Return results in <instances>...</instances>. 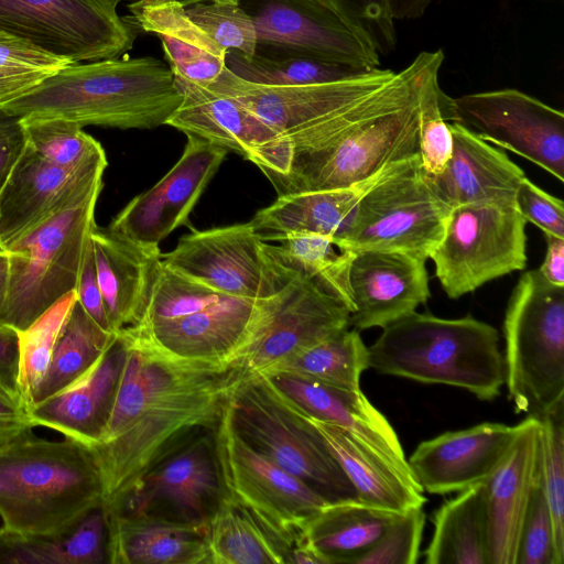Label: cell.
<instances>
[{
    "label": "cell",
    "instance_id": "cell-1",
    "mask_svg": "<svg viewBox=\"0 0 564 564\" xmlns=\"http://www.w3.org/2000/svg\"><path fill=\"white\" fill-rule=\"evenodd\" d=\"M119 335L127 344L124 366L105 430L88 446L104 510L170 452L200 431L216 430L243 377L235 366L170 358Z\"/></svg>",
    "mask_w": 564,
    "mask_h": 564
},
{
    "label": "cell",
    "instance_id": "cell-2",
    "mask_svg": "<svg viewBox=\"0 0 564 564\" xmlns=\"http://www.w3.org/2000/svg\"><path fill=\"white\" fill-rule=\"evenodd\" d=\"M443 61L442 48L421 52L367 98L355 120L340 126L334 118L295 137L290 171L268 176L278 196L348 187L419 155L421 89Z\"/></svg>",
    "mask_w": 564,
    "mask_h": 564
},
{
    "label": "cell",
    "instance_id": "cell-3",
    "mask_svg": "<svg viewBox=\"0 0 564 564\" xmlns=\"http://www.w3.org/2000/svg\"><path fill=\"white\" fill-rule=\"evenodd\" d=\"M181 100L163 61L123 56L68 64L0 108L19 118H59L80 127L154 129Z\"/></svg>",
    "mask_w": 564,
    "mask_h": 564
},
{
    "label": "cell",
    "instance_id": "cell-4",
    "mask_svg": "<svg viewBox=\"0 0 564 564\" xmlns=\"http://www.w3.org/2000/svg\"><path fill=\"white\" fill-rule=\"evenodd\" d=\"M99 507V473L84 443L31 432L0 449L1 536L59 538Z\"/></svg>",
    "mask_w": 564,
    "mask_h": 564
},
{
    "label": "cell",
    "instance_id": "cell-5",
    "mask_svg": "<svg viewBox=\"0 0 564 564\" xmlns=\"http://www.w3.org/2000/svg\"><path fill=\"white\" fill-rule=\"evenodd\" d=\"M368 356L379 373L460 388L484 401L497 398L506 380L498 330L471 315L412 312L384 326Z\"/></svg>",
    "mask_w": 564,
    "mask_h": 564
},
{
    "label": "cell",
    "instance_id": "cell-6",
    "mask_svg": "<svg viewBox=\"0 0 564 564\" xmlns=\"http://www.w3.org/2000/svg\"><path fill=\"white\" fill-rule=\"evenodd\" d=\"M228 408L235 430L249 445L328 503L357 500L354 486L321 433L267 376L243 375Z\"/></svg>",
    "mask_w": 564,
    "mask_h": 564
},
{
    "label": "cell",
    "instance_id": "cell-7",
    "mask_svg": "<svg viewBox=\"0 0 564 564\" xmlns=\"http://www.w3.org/2000/svg\"><path fill=\"white\" fill-rule=\"evenodd\" d=\"M505 369L517 413L541 416L564 400V286L523 273L503 319Z\"/></svg>",
    "mask_w": 564,
    "mask_h": 564
},
{
    "label": "cell",
    "instance_id": "cell-8",
    "mask_svg": "<svg viewBox=\"0 0 564 564\" xmlns=\"http://www.w3.org/2000/svg\"><path fill=\"white\" fill-rule=\"evenodd\" d=\"M102 186L47 218L7 249L9 290L0 323L21 330L67 293L82 272Z\"/></svg>",
    "mask_w": 564,
    "mask_h": 564
},
{
    "label": "cell",
    "instance_id": "cell-9",
    "mask_svg": "<svg viewBox=\"0 0 564 564\" xmlns=\"http://www.w3.org/2000/svg\"><path fill=\"white\" fill-rule=\"evenodd\" d=\"M451 209L434 193L415 155L393 165L366 192L338 248L401 251L426 260L443 238Z\"/></svg>",
    "mask_w": 564,
    "mask_h": 564
},
{
    "label": "cell",
    "instance_id": "cell-10",
    "mask_svg": "<svg viewBox=\"0 0 564 564\" xmlns=\"http://www.w3.org/2000/svg\"><path fill=\"white\" fill-rule=\"evenodd\" d=\"M525 219L513 203L453 207L443 238L431 252L435 275L451 299L524 269Z\"/></svg>",
    "mask_w": 564,
    "mask_h": 564
},
{
    "label": "cell",
    "instance_id": "cell-11",
    "mask_svg": "<svg viewBox=\"0 0 564 564\" xmlns=\"http://www.w3.org/2000/svg\"><path fill=\"white\" fill-rule=\"evenodd\" d=\"M112 0H0V29L69 63L119 57L138 29Z\"/></svg>",
    "mask_w": 564,
    "mask_h": 564
},
{
    "label": "cell",
    "instance_id": "cell-12",
    "mask_svg": "<svg viewBox=\"0 0 564 564\" xmlns=\"http://www.w3.org/2000/svg\"><path fill=\"white\" fill-rule=\"evenodd\" d=\"M215 445L225 492L293 549L305 524L328 502L249 445L235 430L228 403L215 430Z\"/></svg>",
    "mask_w": 564,
    "mask_h": 564
},
{
    "label": "cell",
    "instance_id": "cell-13",
    "mask_svg": "<svg viewBox=\"0 0 564 564\" xmlns=\"http://www.w3.org/2000/svg\"><path fill=\"white\" fill-rule=\"evenodd\" d=\"M252 224L193 229L162 254V263L218 293L238 299L268 300L291 280L265 252Z\"/></svg>",
    "mask_w": 564,
    "mask_h": 564
},
{
    "label": "cell",
    "instance_id": "cell-14",
    "mask_svg": "<svg viewBox=\"0 0 564 564\" xmlns=\"http://www.w3.org/2000/svg\"><path fill=\"white\" fill-rule=\"evenodd\" d=\"M446 121L541 166L564 181V113L514 88L448 97Z\"/></svg>",
    "mask_w": 564,
    "mask_h": 564
},
{
    "label": "cell",
    "instance_id": "cell-15",
    "mask_svg": "<svg viewBox=\"0 0 564 564\" xmlns=\"http://www.w3.org/2000/svg\"><path fill=\"white\" fill-rule=\"evenodd\" d=\"M224 495L215 430H205L165 455L105 512L144 513L206 525Z\"/></svg>",
    "mask_w": 564,
    "mask_h": 564
},
{
    "label": "cell",
    "instance_id": "cell-16",
    "mask_svg": "<svg viewBox=\"0 0 564 564\" xmlns=\"http://www.w3.org/2000/svg\"><path fill=\"white\" fill-rule=\"evenodd\" d=\"M274 296L268 300L225 296L184 317L126 327L118 333L170 358L236 367L242 350L268 316Z\"/></svg>",
    "mask_w": 564,
    "mask_h": 564
},
{
    "label": "cell",
    "instance_id": "cell-17",
    "mask_svg": "<svg viewBox=\"0 0 564 564\" xmlns=\"http://www.w3.org/2000/svg\"><path fill=\"white\" fill-rule=\"evenodd\" d=\"M175 80L182 100L165 124L237 152L267 177L290 171L293 148L285 135L210 85Z\"/></svg>",
    "mask_w": 564,
    "mask_h": 564
},
{
    "label": "cell",
    "instance_id": "cell-18",
    "mask_svg": "<svg viewBox=\"0 0 564 564\" xmlns=\"http://www.w3.org/2000/svg\"><path fill=\"white\" fill-rule=\"evenodd\" d=\"M259 46L294 56L359 69L380 66L371 39L307 0H265L254 15Z\"/></svg>",
    "mask_w": 564,
    "mask_h": 564
},
{
    "label": "cell",
    "instance_id": "cell-19",
    "mask_svg": "<svg viewBox=\"0 0 564 564\" xmlns=\"http://www.w3.org/2000/svg\"><path fill=\"white\" fill-rule=\"evenodd\" d=\"M227 150L187 135L172 169L151 188L132 198L110 221L108 231L134 243L159 247L188 217L224 162Z\"/></svg>",
    "mask_w": 564,
    "mask_h": 564
},
{
    "label": "cell",
    "instance_id": "cell-20",
    "mask_svg": "<svg viewBox=\"0 0 564 564\" xmlns=\"http://www.w3.org/2000/svg\"><path fill=\"white\" fill-rule=\"evenodd\" d=\"M349 327V311L307 278L293 273L279 291L264 322L239 356L245 376L280 361Z\"/></svg>",
    "mask_w": 564,
    "mask_h": 564
},
{
    "label": "cell",
    "instance_id": "cell-21",
    "mask_svg": "<svg viewBox=\"0 0 564 564\" xmlns=\"http://www.w3.org/2000/svg\"><path fill=\"white\" fill-rule=\"evenodd\" d=\"M394 72L379 67L333 83L265 86L246 82L226 67L210 86L230 96L288 137L318 123L383 86Z\"/></svg>",
    "mask_w": 564,
    "mask_h": 564
},
{
    "label": "cell",
    "instance_id": "cell-22",
    "mask_svg": "<svg viewBox=\"0 0 564 564\" xmlns=\"http://www.w3.org/2000/svg\"><path fill=\"white\" fill-rule=\"evenodd\" d=\"M106 167L66 170L25 144L0 189V249L102 186Z\"/></svg>",
    "mask_w": 564,
    "mask_h": 564
},
{
    "label": "cell",
    "instance_id": "cell-23",
    "mask_svg": "<svg viewBox=\"0 0 564 564\" xmlns=\"http://www.w3.org/2000/svg\"><path fill=\"white\" fill-rule=\"evenodd\" d=\"M518 427L484 422L420 443L408 459L423 491L445 495L485 482L509 452Z\"/></svg>",
    "mask_w": 564,
    "mask_h": 564
},
{
    "label": "cell",
    "instance_id": "cell-24",
    "mask_svg": "<svg viewBox=\"0 0 564 564\" xmlns=\"http://www.w3.org/2000/svg\"><path fill=\"white\" fill-rule=\"evenodd\" d=\"M426 260L401 251L352 253L349 285L354 308L349 326L383 328L426 303L431 293Z\"/></svg>",
    "mask_w": 564,
    "mask_h": 564
},
{
    "label": "cell",
    "instance_id": "cell-25",
    "mask_svg": "<svg viewBox=\"0 0 564 564\" xmlns=\"http://www.w3.org/2000/svg\"><path fill=\"white\" fill-rule=\"evenodd\" d=\"M496 470L482 482L488 564H517L520 534L541 463V422L528 415Z\"/></svg>",
    "mask_w": 564,
    "mask_h": 564
},
{
    "label": "cell",
    "instance_id": "cell-26",
    "mask_svg": "<svg viewBox=\"0 0 564 564\" xmlns=\"http://www.w3.org/2000/svg\"><path fill=\"white\" fill-rule=\"evenodd\" d=\"M127 357V344L116 337L76 380L28 409L35 427L43 426L90 446L105 430Z\"/></svg>",
    "mask_w": 564,
    "mask_h": 564
},
{
    "label": "cell",
    "instance_id": "cell-27",
    "mask_svg": "<svg viewBox=\"0 0 564 564\" xmlns=\"http://www.w3.org/2000/svg\"><path fill=\"white\" fill-rule=\"evenodd\" d=\"M264 376L302 413L348 431L409 481L420 487L411 473L395 431L362 390H341L286 373Z\"/></svg>",
    "mask_w": 564,
    "mask_h": 564
},
{
    "label": "cell",
    "instance_id": "cell-28",
    "mask_svg": "<svg viewBox=\"0 0 564 564\" xmlns=\"http://www.w3.org/2000/svg\"><path fill=\"white\" fill-rule=\"evenodd\" d=\"M90 238L97 282L113 333L138 325L162 268L160 248L122 239L97 225Z\"/></svg>",
    "mask_w": 564,
    "mask_h": 564
},
{
    "label": "cell",
    "instance_id": "cell-29",
    "mask_svg": "<svg viewBox=\"0 0 564 564\" xmlns=\"http://www.w3.org/2000/svg\"><path fill=\"white\" fill-rule=\"evenodd\" d=\"M453 149L444 170L429 182L451 208L478 203H513L523 171L507 154L458 122L449 123Z\"/></svg>",
    "mask_w": 564,
    "mask_h": 564
},
{
    "label": "cell",
    "instance_id": "cell-30",
    "mask_svg": "<svg viewBox=\"0 0 564 564\" xmlns=\"http://www.w3.org/2000/svg\"><path fill=\"white\" fill-rule=\"evenodd\" d=\"M393 165L348 187L279 195L250 223L264 242H280L291 234L306 232L328 237L339 247L352 227L362 196Z\"/></svg>",
    "mask_w": 564,
    "mask_h": 564
},
{
    "label": "cell",
    "instance_id": "cell-31",
    "mask_svg": "<svg viewBox=\"0 0 564 564\" xmlns=\"http://www.w3.org/2000/svg\"><path fill=\"white\" fill-rule=\"evenodd\" d=\"M107 563L209 564L206 525L129 512H106Z\"/></svg>",
    "mask_w": 564,
    "mask_h": 564
},
{
    "label": "cell",
    "instance_id": "cell-32",
    "mask_svg": "<svg viewBox=\"0 0 564 564\" xmlns=\"http://www.w3.org/2000/svg\"><path fill=\"white\" fill-rule=\"evenodd\" d=\"M188 0H135L128 4L138 30L155 34L176 78L210 85L225 69L227 50L186 13Z\"/></svg>",
    "mask_w": 564,
    "mask_h": 564
},
{
    "label": "cell",
    "instance_id": "cell-33",
    "mask_svg": "<svg viewBox=\"0 0 564 564\" xmlns=\"http://www.w3.org/2000/svg\"><path fill=\"white\" fill-rule=\"evenodd\" d=\"M305 416L340 464L358 501L392 512L424 506V491L356 436L337 425Z\"/></svg>",
    "mask_w": 564,
    "mask_h": 564
},
{
    "label": "cell",
    "instance_id": "cell-34",
    "mask_svg": "<svg viewBox=\"0 0 564 564\" xmlns=\"http://www.w3.org/2000/svg\"><path fill=\"white\" fill-rule=\"evenodd\" d=\"M209 564L292 563V545L226 492L206 524Z\"/></svg>",
    "mask_w": 564,
    "mask_h": 564
},
{
    "label": "cell",
    "instance_id": "cell-35",
    "mask_svg": "<svg viewBox=\"0 0 564 564\" xmlns=\"http://www.w3.org/2000/svg\"><path fill=\"white\" fill-rule=\"evenodd\" d=\"M397 513L358 500L328 503L305 524L299 539L325 564H356Z\"/></svg>",
    "mask_w": 564,
    "mask_h": 564
},
{
    "label": "cell",
    "instance_id": "cell-36",
    "mask_svg": "<svg viewBox=\"0 0 564 564\" xmlns=\"http://www.w3.org/2000/svg\"><path fill=\"white\" fill-rule=\"evenodd\" d=\"M434 531L424 551L426 564H488L484 484L446 500L433 514Z\"/></svg>",
    "mask_w": 564,
    "mask_h": 564
},
{
    "label": "cell",
    "instance_id": "cell-37",
    "mask_svg": "<svg viewBox=\"0 0 564 564\" xmlns=\"http://www.w3.org/2000/svg\"><path fill=\"white\" fill-rule=\"evenodd\" d=\"M280 245L264 242L269 257L289 274L297 273L340 301L351 313L349 285L351 251L339 249L334 241L316 234H291Z\"/></svg>",
    "mask_w": 564,
    "mask_h": 564
},
{
    "label": "cell",
    "instance_id": "cell-38",
    "mask_svg": "<svg viewBox=\"0 0 564 564\" xmlns=\"http://www.w3.org/2000/svg\"><path fill=\"white\" fill-rule=\"evenodd\" d=\"M368 368V347L359 332L345 328L262 373H286L341 390L360 391V377Z\"/></svg>",
    "mask_w": 564,
    "mask_h": 564
},
{
    "label": "cell",
    "instance_id": "cell-39",
    "mask_svg": "<svg viewBox=\"0 0 564 564\" xmlns=\"http://www.w3.org/2000/svg\"><path fill=\"white\" fill-rule=\"evenodd\" d=\"M101 563H107V518L102 507L91 511L73 531L59 538H0V564Z\"/></svg>",
    "mask_w": 564,
    "mask_h": 564
},
{
    "label": "cell",
    "instance_id": "cell-40",
    "mask_svg": "<svg viewBox=\"0 0 564 564\" xmlns=\"http://www.w3.org/2000/svg\"><path fill=\"white\" fill-rule=\"evenodd\" d=\"M115 337L116 333L104 330L76 301L48 369L34 395L33 404L45 400L82 376Z\"/></svg>",
    "mask_w": 564,
    "mask_h": 564
},
{
    "label": "cell",
    "instance_id": "cell-41",
    "mask_svg": "<svg viewBox=\"0 0 564 564\" xmlns=\"http://www.w3.org/2000/svg\"><path fill=\"white\" fill-rule=\"evenodd\" d=\"M225 66L235 76L258 85L299 86L357 77L369 69L294 56L247 55L227 50Z\"/></svg>",
    "mask_w": 564,
    "mask_h": 564
},
{
    "label": "cell",
    "instance_id": "cell-42",
    "mask_svg": "<svg viewBox=\"0 0 564 564\" xmlns=\"http://www.w3.org/2000/svg\"><path fill=\"white\" fill-rule=\"evenodd\" d=\"M76 301V291H72L55 302L26 328L17 329L19 346L17 388L26 409L33 404L34 395L48 369L53 352Z\"/></svg>",
    "mask_w": 564,
    "mask_h": 564
},
{
    "label": "cell",
    "instance_id": "cell-43",
    "mask_svg": "<svg viewBox=\"0 0 564 564\" xmlns=\"http://www.w3.org/2000/svg\"><path fill=\"white\" fill-rule=\"evenodd\" d=\"M20 119L26 144L46 161L66 170L108 165L100 142L79 124L59 118Z\"/></svg>",
    "mask_w": 564,
    "mask_h": 564
},
{
    "label": "cell",
    "instance_id": "cell-44",
    "mask_svg": "<svg viewBox=\"0 0 564 564\" xmlns=\"http://www.w3.org/2000/svg\"><path fill=\"white\" fill-rule=\"evenodd\" d=\"M541 474L553 522L557 564L564 563V400L539 416Z\"/></svg>",
    "mask_w": 564,
    "mask_h": 564
},
{
    "label": "cell",
    "instance_id": "cell-45",
    "mask_svg": "<svg viewBox=\"0 0 564 564\" xmlns=\"http://www.w3.org/2000/svg\"><path fill=\"white\" fill-rule=\"evenodd\" d=\"M440 70L429 75L419 99V158L422 170L430 177L444 170L453 149L449 122L444 115L448 96L440 86Z\"/></svg>",
    "mask_w": 564,
    "mask_h": 564
},
{
    "label": "cell",
    "instance_id": "cell-46",
    "mask_svg": "<svg viewBox=\"0 0 564 564\" xmlns=\"http://www.w3.org/2000/svg\"><path fill=\"white\" fill-rule=\"evenodd\" d=\"M225 296L162 263L148 308L135 326L181 318L202 311Z\"/></svg>",
    "mask_w": 564,
    "mask_h": 564
},
{
    "label": "cell",
    "instance_id": "cell-47",
    "mask_svg": "<svg viewBox=\"0 0 564 564\" xmlns=\"http://www.w3.org/2000/svg\"><path fill=\"white\" fill-rule=\"evenodd\" d=\"M186 13L214 42L226 50L247 55L257 53V31L253 18L239 4L194 2Z\"/></svg>",
    "mask_w": 564,
    "mask_h": 564
},
{
    "label": "cell",
    "instance_id": "cell-48",
    "mask_svg": "<svg viewBox=\"0 0 564 564\" xmlns=\"http://www.w3.org/2000/svg\"><path fill=\"white\" fill-rule=\"evenodd\" d=\"M426 514L423 507L398 512L377 543L356 564H414L420 546Z\"/></svg>",
    "mask_w": 564,
    "mask_h": 564
},
{
    "label": "cell",
    "instance_id": "cell-49",
    "mask_svg": "<svg viewBox=\"0 0 564 564\" xmlns=\"http://www.w3.org/2000/svg\"><path fill=\"white\" fill-rule=\"evenodd\" d=\"M368 35L380 55H388L397 44L394 20L387 0H307Z\"/></svg>",
    "mask_w": 564,
    "mask_h": 564
},
{
    "label": "cell",
    "instance_id": "cell-50",
    "mask_svg": "<svg viewBox=\"0 0 564 564\" xmlns=\"http://www.w3.org/2000/svg\"><path fill=\"white\" fill-rule=\"evenodd\" d=\"M517 564H557L553 522L544 495L541 463L521 529Z\"/></svg>",
    "mask_w": 564,
    "mask_h": 564
},
{
    "label": "cell",
    "instance_id": "cell-51",
    "mask_svg": "<svg viewBox=\"0 0 564 564\" xmlns=\"http://www.w3.org/2000/svg\"><path fill=\"white\" fill-rule=\"evenodd\" d=\"M513 205L518 213L544 234L564 238V205L524 177L514 194Z\"/></svg>",
    "mask_w": 564,
    "mask_h": 564
},
{
    "label": "cell",
    "instance_id": "cell-52",
    "mask_svg": "<svg viewBox=\"0 0 564 564\" xmlns=\"http://www.w3.org/2000/svg\"><path fill=\"white\" fill-rule=\"evenodd\" d=\"M72 64L0 29V67L55 73Z\"/></svg>",
    "mask_w": 564,
    "mask_h": 564
},
{
    "label": "cell",
    "instance_id": "cell-53",
    "mask_svg": "<svg viewBox=\"0 0 564 564\" xmlns=\"http://www.w3.org/2000/svg\"><path fill=\"white\" fill-rule=\"evenodd\" d=\"M77 301L84 311L97 323L104 330L113 333L102 295L97 282L91 238L87 248L82 272L76 286Z\"/></svg>",
    "mask_w": 564,
    "mask_h": 564
},
{
    "label": "cell",
    "instance_id": "cell-54",
    "mask_svg": "<svg viewBox=\"0 0 564 564\" xmlns=\"http://www.w3.org/2000/svg\"><path fill=\"white\" fill-rule=\"evenodd\" d=\"M25 144L21 119L0 108V189Z\"/></svg>",
    "mask_w": 564,
    "mask_h": 564
},
{
    "label": "cell",
    "instance_id": "cell-55",
    "mask_svg": "<svg viewBox=\"0 0 564 564\" xmlns=\"http://www.w3.org/2000/svg\"><path fill=\"white\" fill-rule=\"evenodd\" d=\"M34 427L21 400L0 398V449L31 433Z\"/></svg>",
    "mask_w": 564,
    "mask_h": 564
},
{
    "label": "cell",
    "instance_id": "cell-56",
    "mask_svg": "<svg viewBox=\"0 0 564 564\" xmlns=\"http://www.w3.org/2000/svg\"><path fill=\"white\" fill-rule=\"evenodd\" d=\"M48 73L0 67V107L37 85Z\"/></svg>",
    "mask_w": 564,
    "mask_h": 564
},
{
    "label": "cell",
    "instance_id": "cell-57",
    "mask_svg": "<svg viewBox=\"0 0 564 564\" xmlns=\"http://www.w3.org/2000/svg\"><path fill=\"white\" fill-rule=\"evenodd\" d=\"M19 346L17 329L0 323V379L18 392Z\"/></svg>",
    "mask_w": 564,
    "mask_h": 564
},
{
    "label": "cell",
    "instance_id": "cell-58",
    "mask_svg": "<svg viewBox=\"0 0 564 564\" xmlns=\"http://www.w3.org/2000/svg\"><path fill=\"white\" fill-rule=\"evenodd\" d=\"M546 254L539 272L552 284L564 286V238L545 234Z\"/></svg>",
    "mask_w": 564,
    "mask_h": 564
},
{
    "label": "cell",
    "instance_id": "cell-59",
    "mask_svg": "<svg viewBox=\"0 0 564 564\" xmlns=\"http://www.w3.org/2000/svg\"><path fill=\"white\" fill-rule=\"evenodd\" d=\"M431 2L432 0H387L394 21L422 17Z\"/></svg>",
    "mask_w": 564,
    "mask_h": 564
},
{
    "label": "cell",
    "instance_id": "cell-60",
    "mask_svg": "<svg viewBox=\"0 0 564 564\" xmlns=\"http://www.w3.org/2000/svg\"><path fill=\"white\" fill-rule=\"evenodd\" d=\"M9 254L0 249V313L7 300L9 290Z\"/></svg>",
    "mask_w": 564,
    "mask_h": 564
},
{
    "label": "cell",
    "instance_id": "cell-61",
    "mask_svg": "<svg viewBox=\"0 0 564 564\" xmlns=\"http://www.w3.org/2000/svg\"><path fill=\"white\" fill-rule=\"evenodd\" d=\"M0 398H3V399H17V400H21L20 395L14 392L13 390H11L10 388H8L3 382L2 380L0 379ZM22 401V400H21ZM23 402V401H22Z\"/></svg>",
    "mask_w": 564,
    "mask_h": 564
},
{
    "label": "cell",
    "instance_id": "cell-62",
    "mask_svg": "<svg viewBox=\"0 0 564 564\" xmlns=\"http://www.w3.org/2000/svg\"><path fill=\"white\" fill-rule=\"evenodd\" d=\"M213 2H219V3H231V4H239L240 0H212Z\"/></svg>",
    "mask_w": 564,
    "mask_h": 564
},
{
    "label": "cell",
    "instance_id": "cell-63",
    "mask_svg": "<svg viewBox=\"0 0 564 564\" xmlns=\"http://www.w3.org/2000/svg\"><path fill=\"white\" fill-rule=\"evenodd\" d=\"M112 1L116 2V3H119V2H121L123 0H112Z\"/></svg>",
    "mask_w": 564,
    "mask_h": 564
},
{
    "label": "cell",
    "instance_id": "cell-64",
    "mask_svg": "<svg viewBox=\"0 0 564 564\" xmlns=\"http://www.w3.org/2000/svg\"><path fill=\"white\" fill-rule=\"evenodd\" d=\"M1 535H2V530H1V523H0V538H1Z\"/></svg>",
    "mask_w": 564,
    "mask_h": 564
}]
</instances>
